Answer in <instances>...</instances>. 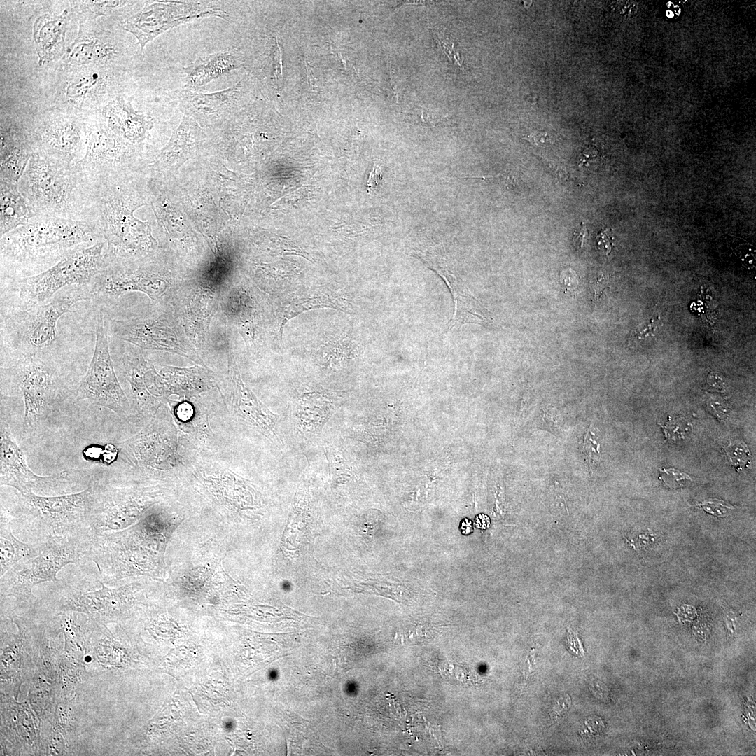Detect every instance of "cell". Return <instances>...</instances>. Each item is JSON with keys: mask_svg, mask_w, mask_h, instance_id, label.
Masks as SVG:
<instances>
[{"mask_svg": "<svg viewBox=\"0 0 756 756\" xmlns=\"http://www.w3.org/2000/svg\"><path fill=\"white\" fill-rule=\"evenodd\" d=\"M103 239L94 221L34 216L1 237V279L38 274L70 251Z\"/></svg>", "mask_w": 756, "mask_h": 756, "instance_id": "6da1fadb", "label": "cell"}, {"mask_svg": "<svg viewBox=\"0 0 756 756\" xmlns=\"http://www.w3.org/2000/svg\"><path fill=\"white\" fill-rule=\"evenodd\" d=\"M129 176L92 185V221L106 242L105 267L146 258L155 248L148 224L133 216L144 202Z\"/></svg>", "mask_w": 756, "mask_h": 756, "instance_id": "7a4b0ae2", "label": "cell"}, {"mask_svg": "<svg viewBox=\"0 0 756 756\" xmlns=\"http://www.w3.org/2000/svg\"><path fill=\"white\" fill-rule=\"evenodd\" d=\"M18 185L33 217L92 221V186L75 167L35 151Z\"/></svg>", "mask_w": 756, "mask_h": 756, "instance_id": "3957f363", "label": "cell"}, {"mask_svg": "<svg viewBox=\"0 0 756 756\" xmlns=\"http://www.w3.org/2000/svg\"><path fill=\"white\" fill-rule=\"evenodd\" d=\"M91 300L89 285L71 286L49 302L27 308L14 307L1 313V347L14 356L48 355L56 341V326L76 303Z\"/></svg>", "mask_w": 756, "mask_h": 756, "instance_id": "277c9868", "label": "cell"}, {"mask_svg": "<svg viewBox=\"0 0 756 756\" xmlns=\"http://www.w3.org/2000/svg\"><path fill=\"white\" fill-rule=\"evenodd\" d=\"M92 536L48 535L41 542L39 553L15 564L1 578V596L18 603L36 599L34 586L48 582H58L57 573L69 564H81L90 558Z\"/></svg>", "mask_w": 756, "mask_h": 756, "instance_id": "5b68a950", "label": "cell"}, {"mask_svg": "<svg viewBox=\"0 0 756 756\" xmlns=\"http://www.w3.org/2000/svg\"><path fill=\"white\" fill-rule=\"evenodd\" d=\"M130 74L131 70L115 68L54 70L48 108L81 116L100 112L124 93Z\"/></svg>", "mask_w": 756, "mask_h": 756, "instance_id": "8992f818", "label": "cell"}, {"mask_svg": "<svg viewBox=\"0 0 756 756\" xmlns=\"http://www.w3.org/2000/svg\"><path fill=\"white\" fill-rule=\"evenodd\" d=\"M104 239L90 245H81L67 253L47 270L9 281L18 291V307L27 308L46 303L57 293L71 286L90 285L105 267Z\"/></svg>", "mask_w": 756, "mask_h": 756, "instance_id": "52a82bcc", "label": "cell"}, {"mask_svg": "<svg viewBox=\"0 0 756 756\" xmlns=\"http://www.w3.org/2000/svg\"><path fill=\"white\" fill-rule=\"evenodd\" d=\"M155 523L146 518L137 528L122 532H107L93 536L90 559L95 564L100 580L111 584L129 575L153 568Z\"/></svg>", "mask_w": 756, "mask_h": 756, "instance_id": "ba28073f", "label": "cell"}, {"mask_svg": "<svg viewBox=\"0 0 756 756\" xmlns=\"http://www.w3.org/2000/svg\"><path fill=\"white\" fill-rule=\"evenodd\" d=\"M122 29L99 22H78L74 41L68 46L54 70L74 71L90 68L132 70L138 56L139 44L132 42Z\"/></svg>", "mask_w": 756, "mask_h": 756, "instance_id": "9c48e42d", "label": "cell"}, {"mask_svg": "<svg viewBox=\"0 0 756 756\" xmlns=\"http://www.w3.org/2000/svg\"><path fill=\"white\" fill-rule=\"evenodd\" d=\"M86 151L75 166L92 185L111 178L130 175L139 150L117 136L100 112L84 116Z\"/></svg>", "mask_w": 756, "mask_h": 756, "instance_id": "30bf717a", "label": "cell"}, {"mask_svg": "<svg viewBox=\"0 0 756 756\" xmlns=\"http://www.w3.org/2000/svg\"><path fill=\"white\" fill-rule=\"evenodd\" d=\"M217 17L229 19L228 13L204 1H146L128 14L118 24L133 35L141 53L147 43L164 31L199 19Z\"/></svg>", "mask_w": 756, "mask_h": 756, "instance_id": "8fae6325", "label": "cell"}, {"mask_svg": "<svg viewBox=\"0 0 756 756\" xmlns=\"http://www.w3.org/2000/svg\"><path fill=\"white\" fill-rule=\"evenodd\" d=\"M150 257L105 267L90 284L91 300L98 304L109 305L122 294L135 290L160 300L167 284Z\"/></svg>", "mask_w": 756, "mask_h": 756, "instance_id": "7c38bea8", "label": "cell"}, {"mask_svg": "<svg viewBox=\"0 0 756 756\" xmlns=\"http://www.w3.org/2000/svg\"><path fill=\"white\" fill-rule=\"evenodd\" d=\"M34 152L70 167L83 158L87 146L84 116L50 109L31 119Z\"/></svg>", "mask_w": 756, "mask_h": 756, "instance_id": "4fadbf2b", "label": "cell"}, {"mask_svg": "<svg viewBox=\"0 0 756 756\" xmlns=\"http://www.w3.org/2000/svg\"><path fill=\"white\" fill-rule=\"evenodd\" d=\"M77 391L82 398L120 416L124 415L129 407L114 370L101 310L96 317L93 356Z\"/></svg>", "mask_w": 756, "mask_h": 756, "instance_id": "5bb4252c", "label": "cell"}, {"mask_svg": "<svg viewBox=\"0 0 756 756\" xmlns=\"http://www.w3.org/2000/svg\"><path fill=\"white\" fill-rule=\"evenodd\" d=\"M25 498L40 514L47 536L91 534L90 522L95 503L92 487L71 494L44 496L31 493Z\"/></svg>", "mask_w": 756, "mask_h": 756, "instance_id": "9a60e30c", "label": "cell"}, {"mask_svg": "<svg viewBox=\"0 0 756 756\" xmlns=\"http://www.w3.org/2000/svg\"><path fill=\"white\" fill-rule=\"evenodd\" d=\"M62 582H58L59 587L51 595L57 600L54 609L84 613L90 619L103 624L118 618L131 589L130 587L110 588L101 580V588L97 589H87L74 580H62Z\"/></svg>", "mask_w": 756, "mask_h": 756, "instance_id": "2e32d148", "label": "cell"}, {"mask_svg": "<svg viewBox=\"0 0 756 756\" xmlns=\"http://www.w3.org/2000/svg\"><path fill=\"white\" fill-rule=\"evenodd\" d=\"M171 317L167 315L130 320H114L110 332L114 338L129 342L141 349L169 351L201 363L195 351L186 342Z\"/></svg>", "mask_w": 756, "mask_h": 756, "instance_id": "e0dca14e", "label": "cell"}, {"mask_svg": "<svg viewBox=\"0 0 756 756\" xmlns=\"http://www.w3.org/2000/svg\"><path fill=\"white\" fill-rule=\"evenodd\" d=\"M342 404V397L321 386L299 389L290 409L292 430L296 439L304 442L318 437Z\"/></svg>", "mask_w": 756, "mask_h": 756, "instance_id": "ac0fdd59", "label": "cell"}, {"mask_svg": "<svg viewBox=\"0 0 756 756\" xmlns=\"http://www.w3.org/2000/svg\"><path fill=\"white\" fill-rule=\"evenodd\" d=\"M1 484L17 489L24 497L55 487L66 477L63 472L39 476L29 468L24 454L8 428L1 426L0 437Z\"/></svg>", "mask_w": 756, "mask_h": 756, "instance_id": "d6986e66", "label": "cell"}, {"mask_svg": "<svg viewBox=\"0 0 756 756\" xmlns=\"http://www.w3.org/2000/svg\"><path fill=\"white\" fill-rule=\"evenodd\" d=\"M14 358L15 378L24 403V425L34 427L54 386L55 377L46 360L48 355Z\"/></svg>", "mask_w": 756, "mask_h": 756, "instance_id": "ffe728a7", "label": "cell"}, {"mask_svg": "<svg viewBox=\"0 0 756 756\" xmlns=\"http://www.w3.org/2000/svg\"><path fill=\"white\" fill-rule=\"evenodd\" d=\"M415 254L428 267L442 277L452 295L454 311L448 323L447 330H451L456 324L489 322L491 318L488 310L480 304L461 279L449 269L440 254L431 248L426 251H416Z\"/></svg>", "mask_w": 756, "mask_h": 756, "instance_id": "44dd1931", "label": "cell"}, {"mask_svg": "<svg viewBox=\"0 0 756 756\" xmlns=\"http://www.w3.org/2000/svg\"><path fill=\"white\" fill-rule=\"evenodd\" d=\"M34 153L31 120L1 119L0 179L18 183Z\"/></svg>", "mask_w": 756, "mask_h": 756, "instance_id": "7402d4cb", "label": "cell"}, {"mask_svg": "<svg viewBox=\"0 0 756 756\" xmlns=\"http://www.w3.org/2000/svg\"><path fill=\"white\" fill-rule=\"evenodd\" d=\"M149 503L146 496L134 497L116 490L99 496L95 493L90 531L94 536L122 529L138 517Z\"/></svg>", "mask_w": 756, "mask_h": 756, "instance_id": "603a6c76", "label": "cell"}, {"mask_svg": "<svg viewBox=\"0 0 756 756\" xmlns=\"http://www.w3.org/2000/svg\"><path fill=\"white\" fill-rule=\"evenodd\" d=\"M242 80L234 85L213 92L183 90L179 106L185 115L200 123L209 124L228 119L238 106Z\"/></svg>", "mask_w": 756, "mask_h": 756, "instance_id": "cb8c5ba5", "label": "cell"}, {"mask_svg": "<svg viewBox=\"0 0 756 756\" xmlns=\"http://www.w3.org/2000/svg\"><path fill=\"white\" fill-rule=\"evenodd\" d=\"M100 113L117 136L137 149L146 140L154 125L153 118L135 109L124 93L113 98Z\"/></svg>", "mask_w": 756, "mask_h": 756, "instance_id": "d4e9b609", "label": "cell"}, {"mask_svg": "<svg viewBox=\"0 0 756 756\" xmlns=\"http://www.w3.org/2000/svg\"><path fill=\"white\" fill-rule=\"evenodd\" d=\"M74 18L70 6L59 13H44L33 24V38L38 65L55 64L64 55L66 35L70 20Z\"/></svg>", "mask_w": 756, "mask_h": 756, "instance_id": "484cf974", "label": "cell"}, {"mask_svg": "<svg viewBox=\"0 0 756 756\" xmlns=\"http://www.w3.org/2000/svg\"><path fill=\"white\" fill-rule=\"evenodd\" d=\"M204 140L200 125L191 117L183 115L181 122L170 140L150 160L155 170L176 168L190 158Z\"/></svg>", "mask_w": 756, "mask_h": 756, "instance_id": "4316f807", "label": "cell"}, {"mask_svg": "<svg viewBox=\"0 0 756 756\" xmlns=\"http://www.w3.org/2000/svg\"><path fill=\"white\" fill-rule=\"evenodd\" d=\"M234 398L240 416L262 434L275 436L277 415L266 407L243 383L239 374L232 367Z\"/></svg>", "mask_w": 756, "mask_h": 756, "instance_id": "83f0119b", "label": "cell"}, {"mask_svg": "<svg viewBox=\"0 0 756 756\" xmlns=\"http://www.w3.org/2000/svg\"><path fill=\"white\" fill-rule=\"evenodd\" d=\"M78 22H101L118 27L119 23L142 1H69Z\"/></svg>", "mask_w": 756, "mask_h": 756, "instance_id": "f1b7e54d", "label": "cell"}, {"mask_svg": "<svg viewBox=\"0 0 756 756\" xmlns=\"http://www.w3.org/2000/svg\"><path fill=\"white\" fill-rule=\"evenodd\" d=\"M0 204L1 237L33 217L18 183L0 181Z\"/></svg>", "mask_w": 756, "mask_h": 756, "instance_id": "f546056e", "label": "cell"}, {"mask_svg": "<svg viewBox=\"0 0 756 756\" xmlns=\"http://www.w3.org/2000/svg\"><path fill=\"white\" fill-rule=\"evenodd\" d=\"M41 543L29 545L13 535L11 524L4 512H1L0 523V578L18 563L36 556Z\"/></svg>", "mask_w": 756, "mask_h": 756, "instance_id": "4dcf8cb0", "label": "cell"}, {"mask_svg": "<svg viewBox=\"0 0 756 756\" xmlns=\"http://www.w3.org/2000/svg\"><path fill=\"white\" fill-rule=\"evenodd\" d=\"M185 301L182 316L186 328L190 330V337L201 342L211 316L214 295L204 289H194Z\"/></svg>", "mask_w": 756, "mask_h": 756, "instance_id": "1f68e13d", "label": "cell"}, {"mask_svg": "<svg viewBox=\"0 0 756 756\" xmlns=\"http://www.w3.org/2000/svg\"><path fill=\"white\" fill-rule=\"evenodd\" d=\"M340 307L339 302L335 298L325 294L294 299L288 304L283 310L280 326V336L281 337L284 327L286 323L301 313L314 309H337Z\"/></svg>", "mask_w": 756, "mask_h": 756, "instance_id": "d6a6232c", "label": "cell"}, {"mask_svg": "<svg viewBox=\"0 0 756 756\" xmlns=\"http://www.w3.org/2000/svg\"><path fill=\"white\" fill-rule=\"evenodd\" d=\"M214 80L232 70L244 66L236 50H226L204 57Z\"/></svg>", "mask_w": 756, "mask_h": 756, "instance_id": "836d02e7", "label": "cell"}, {"mask_svg": "<svg viewBox=\"0 0 756 756\" xmlns=\"http://www.w3.org/2000/svg\"><path fill=\"white\" fill-rule=\"evenodd\" d=\"M186 90L199 91L214 80L204 57H199L183 68Z\"/></svg>", "mask_w": 756, "mask_h": 756, "instance_id": "e575fe53", "label": "cell"}, {"mask_svg": "<svg viewBox=\"0 0 756 756\" xmlns=\"http://www.w3.org/2000/svg\"><path fill=\"white\" fill-rule=\"evenodd\" d=\"M663 428L665 438L675 442L683 441L692 433V425L684 417H668V421L664 425H661Z\"/></svg>", "mask_w": 756, "mask_h": 756, "instance_id": "d590c367", "label": "cell"}, {"mask_svg": "<svg viewBox=\"0 0 756 756\" xmlns=\"http://www.w3.org/2000/svg\"><path fill=\"white\" fill-rule=\"evenodd\" d=\"M730 463L738 471L750 464L752 456L743 442H731L723 448Z\"/></svg>", "mask_w": 756, "mask_h": 756, "instance_id": "8d00e7d4", "label": "cell"}, {"mask_svg": "<svg viewBox=\"0 0 756 756\" xmlns=\"http://www.w3.org/2000/svg\"><path fill=\"white\" fill-rule=\"evenodd\" d=\"M659 321V316H657L637 326L631 334L629 345L635 346L652 337L660 324Z\"/></svg>", "mask_w": 756, "mask_h": 756, "instance_id": "74e56055", "label": "cell"}, {"mask_svg": "<svg viewBox=\"0 0 756 756\" xmlns=\"http://www.w3.org/2000/svg\"><path fill=\"white\" fill-rule=\"evenodd\" d=\"M659 472L660 475L659 479L670 488H680L685 486L687 481H693V479L690 475L675 468H663L659 469Z\"/></svg>", "mask_w": 756, "mask_h": 756, "instance_id": "f35d334b", "label": "cell"}, {"mask_svg": "<svg viewBox=\"0 0 756 756\" xmlns=\"http://www.w3.org/2000/svg\"><path fill=\"white\" fill-rule=\"evenodd\" d=\"M698 506L701 507L707 513L717 517H724L729 514V511L736 509L733 505L718 498L706 500L701 503H699Z\"/></svg>", "mask_w": 756, "mask_h": 756, "instance_id": "ab89813d", "label": "cell"}, {"mask_svg": "<svg viewBox=\"0 0 756 756\" xmlns=\"http://www.w3.org/2000/svg\"><path fill=\"white\" fill-rule=\"evenodd\" d=\"M599 447L600 443L597 441L596 434L590 427L584 437V449L591 466L597 465L600 457Z\"/></svg>", "mask_w": 756, "mask_h": 756, "instance_id": "60d3db41", "label": "cell"}, {"mask_svg": "<svg viewBox=\"0 0 756 756\" xmlns=\"http://www.w3.org/2000/svg\"><path fill=\"white\" fill-rule=\"evenodd\" d=\"M272 76L273 80L279 85L283 78V65L281 48L278 38H275V45L272 52Z\"/></svg>", "mask_w": 756, "mask_h": 756, "instance_id": "b9f144b4", "label": "cell"}, {"mask_svg": "<svg viewBox=\"0 0 756 756\" xmlns=\"http://www.w3.org/2000/svg\"><path fill=\"white\" fill-rule=\"evenodd\" d=\"M598 249L608 254L612 248V237L609 230H602L596 236Z\"/></svg>", "mask_w": 756, "mask_h": 756, "instance_id": "7bdbcfd3", "label": "cell"}, {"mask_svg": "<svg viewBox=\"0 0 756 756\" xmlns=\"http://www.w3.org/2000/svg\"><path fill=\"white\" fill-rule=\"evenodd\" d=\"M588 231L585 223H582L580 227L573 232V239L575 244L579 248L582 249L584 248L587 241Z\"/></svg>", "mask_w": 756, "mask_h": 756, "instance_id": "ee69618b", "label": "cell"}, {"mask_svg": "<svg viewBox=\"0 0 756 756\" xmlns=\"http://www.w3.org/2000/svg\"><path fill=\"white\" fill-rule=\"evenodd\" d=\"M117 456L118 450L114 445L108 444L104 447L102 458L104 463L111 464L116 459Z\"/></svg>", "mask_w": 756, "mask_h": 756, "instance_id": "f6af8a7d", "label": "cell"}, {"mask_svg": "<svg viewBox=\"0 0 756 756\" xmlns=\"http://www.w3.org/2000/svg\"><path fill=\"white\" fill-rule=\"evenodd\" d=\"M421 110V119L422 122L431 125H435L440 121H441L442 118H438V116L434 115L431 112L427 111L426 108H422Z\"/></svg>", "mask_w": 756, "mask_h": 756, "instance_id": "bcb514c9", "label": "cell"}, {"mask_svg": "<svg viewBox=\"0 0 756 756\" xmlns=\"http://www.w3.org/2000/svg\"><path fill=\"white\" fill-rule=\"evenodd\" d=\"M380 178H381V167H380L379 164H375L374 167V168H373L372 171L371 172V173L370 174V176H369V180H368V186H369V188L370 189H372L374 187H375L376 185L378 183L379 181L380 180Z\"/></svg>", "mask_w": 756, "mask_h": 756, "instance_id": "7dc6e473", "label": "cell"}, {"mask_svg": "<svg viewBox=\"0 0 756 756\" xmlns=\"http://www.w3.org/2000/svg\"><path fill=\"white\" fill-rule=\"evenodd\" d=\"M528 140L537 145H545L547 141H550V138L547 136L546 134H532L528 136Z\"/></svg>", "mask_w": 756, "mask_h": 756, "instance_id": "c3c4849f", "label": "cell"}, {"mask_svg": "<svg viewBox=\"0 0 756 756\" xmlns=\"http://www.w3.org/2000/svg\"><path fill=\"white\" fill-rule=\"evenodd\" d=\"M306 68H307V75H308L309 83H314V77L312 71H311L312 68L309 65H307V64H306Z\"/></svg>", "mask_w": 756, "mask_h": 756, "instance_id": "681fc988", "label": "cell"}]
</instances>
